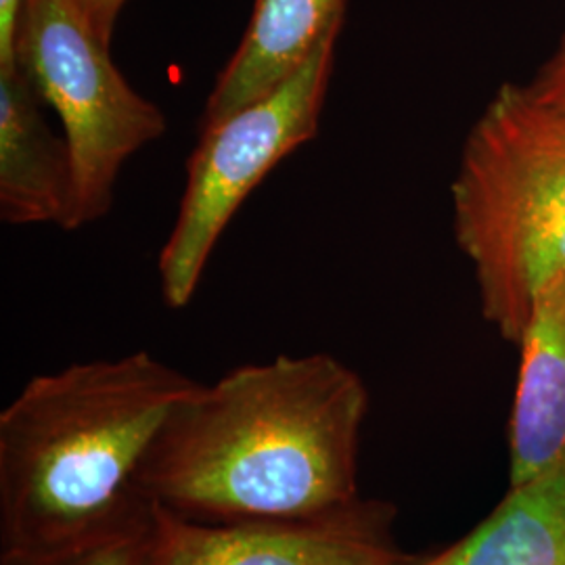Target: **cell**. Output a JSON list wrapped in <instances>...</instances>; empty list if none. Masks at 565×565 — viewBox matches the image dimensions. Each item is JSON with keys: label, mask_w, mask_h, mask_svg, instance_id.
Instances as JSON below:
<instances>
[{"label": "cell", "mask_w": 565, "mask_h": 565, "mask_svg": "<svg viewBox=\"0 0 565 565\" xmlns=\"http://www.w3.org/2000/svg\"><path fill=\"white\" fill-rule=\"evenodd\" d=\"M331 36L302 67L263 99L203 126L186 162L174 226L158 258L163 302L181 310L193 300L207 260L247 195L306 142L315 141L335 63Z\"/></svg>", "instance_id": "5"}, {"label": "cell", "mask_w": 565, "mask_h": 565, "mask_svg": "<svg viewBox=\"0 0 565 565\" xmlns=\"http://www.w3.org/2000/svg\"><path fill=\"white\" fill-rule=\"evenodd\" d=\"M348 0H256L242 42L214 82L202 128L258 102L289 81L331 36H340Z\"/></svg>", "instance_id": "8"}, {"label": "cell", "mask_w": 565, "mask_h": 565, "mask_svg": "<svg viewBox=\"0 0 565 565\" xmlns=\"http://www.w3.org/2000/svg\"><path fill=\"white\" fill-rule=\"evenodd\" d=\"M369 392L331 354L277 356L200 384L142 467L149 505L184 520L294 522L356 505Z\"/></svg>", "instance_id": "1"}, {"label": "cell", "mask_w": 565, "mask_h": 565, "mask_svg": "<svg viewBox=\"0 0 565 565\" xmlns=\"http://www.w3.org/2000/svg\"><path fill=\"white\" fill-rule=\"evenodd\" d=\"M28 0H0V70H15V44Z\"/></svg>", "instance_id": "13"}, {"label": "cell", "mask_w": 565, "mask_h": 565, "mask_svg": "<svg viewBox=\"0 0 565 565\" xmlns=\"http://www.w3.org/2000/svg\"><path fill=\"white\" fill-rule=\"evenodd\" d=\"M536 102L565 126V32L557 49L551 53L536 78L527 84Z\"/></svg>", "instance_id": "12"}, {"label": "cell", "mask_w": 565, "mask_h": 565, "mask_svg": "<svg viewBox=\"0 0 565 565\" xmlns=\"http://www.w3.org/2000/svg\"><path fill=\"white\" fill-rule=\"evenodd\" d=\"M509 425L511 486L565 465V277L532 306Z\"/></svg>", "instance_id": "9"}, {"label": "cell", "mask_w": 565, "mask_h": 565, "mask_svg": "<svg viewBox=\"0 0 565 565\" xmlns=\"http://www.w3.org/2000/svg\"><path fill=\"white\" fill-rule=\"evenodd\" d=\"M394 565H438V562H436V555H434V557H429V559H424V562H408V559H401L398 564Z\"/></svg>", "instance_id": "15"}, {"label": "cell", "mask_w": 565, "mask_h": 565, "mask_svg": "<svg viewBox=\"0 0 565 565\" xmlns=\"http://www.w3.org/2000/svg\"><path fill=\"white\" fill-rule=\"evenodd\" d=\"M151 530L153 507L132 522L107 527L67 545L30 553H0V565H145Z\"/></svg>", "instance_id": "11"}, {"label": "cell", "mask_w": 565, "mask_h": 565, "mask_svg": "<svg viewBox=\"0 0 565 565\" xmlns=\"http://www.w3.org/2000/svg\"><path fill=\"white\" fill-rule=\"evenodd\" d=\"M450 195L482 312L518 343L541 291L565 277V126L527 84H503L486 105Z\"/></svg>", "instance_id": "3"}, {"label": "cell", "mask_w": 565, "mask_h": 565, "mask_svg": "<svg viewBox=\"0 0 565 565\" xmlns=\"http://www.w3.org/2000/svg\"><path fill=\"white\" fill-rule=\"evenodd\" d=\"M0 218L76 231V177L65 137L20 70H0Z\"/></svg>", "instance_id": "7"}, {"label": "cell", "mask_w": 565, "mask_h": 565, "mask_svg": "<svg viewBox=\"0 0 565 565\" xmlns=\"http://www.w3.org/2000/svg\"><path fill=\"white\" fill-rule=\"evenodd\" d=\"M153 507L145 565H394L390 511L359 501L340 513L294 522L212 524Z\"/></svg>", "instance_id": "6"}, {"label": "cell", "mask_w": 565, "mask_h": 565, "mask_svg": "<svg viewBox=\"0 0 565 565\" xmlns=\"http://www.w3.org/2000/svg\"><path fill=\"white\" fill-rule=\"evenodd\" d=\"M105 42L111 44L116 21L128 0H78Z\"/></svg>", "instance_id": "14"}, {"label": "cell", "mask_w": 565, "mask_h": 565, "mask_svg": "<svg viewBox=\"0 0 565 565\" xmlns=\"http://www.w3.org/2000/svg\"><path fill=\"white\" fill-rule=\"evenodd\" d=\"M438 565H565V465L511 486L505 501Z\"/></svg>", "instance_id": "10"}, {"label": "cell", "mask_w": 565, "mask_h": 565, "mask_svg": "<svg viewBox=\"0 0 565 565\" xmlns=\"http://www.w3.org/2000/svg\"><path fill=\"white\" fill-rule=\"evenodd\" d=\"M198 385L145 350L32 377L0 413V553L67 545L149 513L142 467Z\"/></svg>", "instance_id": "2"}, {"label": "cell", "mask_w": 565, "mask_h": 565, "mask_svg": "<svg viewBox=\"0 0 565 565\" xmlns=\"http://www.w3.org/2000/svg\"><path fill=\"white\" fill-rule=\"evenodd\" d=\"M15 61L60 116L76 177V228L102 221L121 168L166 135L162 109L121 76L78 0H28Z\"/></svg>", "instance_id": "4"}]
</instances>
